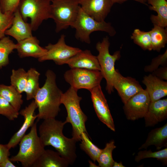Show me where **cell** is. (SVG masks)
Segmentation results:
<instances>
[{"label":"cell","mask_w":167,"mask_h":167,"mask_svg":"<svg viewBox=\"0 0 167 167\" xmlns=\"http://www.w3.org/2000/svg\"><path fill=\"white\" fill-rule=\"evenodd\" d=\"M37 108V105L34 100L19 112V114L24 117V122L19 130L14 134L6 144L10 149L15 148L19 143L28 129L34 124L37 118L36 115L35 114V111Z\"/></svg>","instance_id":"15"},{"label":"cell","mask_w":167,"mask_h":167,"mask_svg":"<svg viewBox=\"0 0 167 167\" xmlns=\"http://www.w3.org/2000/svg\"><path fill=\"white\" fill-rule=\"evenodd\" d=\"M78 91L71 86L62 93L61 100V104L64 105L67 112L65 121L71 125L72 137L77 141H80L83 132H87L85 126L87 117L80 107V102L82 98L78 95Z\"/></svg>","instance_id":"3"},{"label":"cell","mask_w":167,"mask_h":167,"mask_svg":"<svg viewBox=\"0 0 167 167\" xmlns=\"http://www.w3.org/2000/svg\"><path fill=\"white\" fill-rule=\"evenodd\" d=\"M15 165L10 160L9 158L6 159L0 165V167H15Z\"/></svg>","instance_id":"39"},{"label":"cell","mask_w":167,"mask_h":167,"mask_svg":"<svg viewBox=\"0 0 167 167\" xmlns=\"http://www.w3.org/2000/svg\"><path fill=\"white\" fill-rule=\"evenodd\" d=\"M156 158L160 161L163 165H167V148L158 151L152 152L151 150L139 151L135 156V161L137 162L141 160L148 158Z\"/></svg>","instance_id":"32"},{"label":"cell","mask_w":167,"mask_h":167,"mask_svg":"<svg viewBox=\"0 0 167 167\" xmlns=\"http://www.w3.org/2000/svg\"><path fill=\"white\" fill-rule=\"evenodd\" d=\"M151 102L145 89L138 92L129 99L123 107L127 119L134 121L144 118Z\"/></svg>","instance_id":"11"},{"label":"cell","mask_w":167,"mask_h":167,"mask_svg":"<svg viewBox=\"0 0 167 167\" xmlns=\"http://www.w3.org/2000/svg\"><path fill=\"white\" fill-rule=\"evenodd\" d=\"M49 0V1H50L51 2L52 1L54 0Z\"/></svg>","instance_id":"43"},{"label":"cell","mask_w":167,"mask_h":167,"mask_svg":"<svg viewBox=\"0 0 167 167\" xmlns=\"http://www.w3.org/2000/svg\"><path fill=\"white\" fill-rule=\"evenodd\" d=\"M144 118L145 126L152 127L166 119L167 99L151 102Z\"/></svg>","instance_id":"17"},{"label":"cell","mask_w":167,"mask_h":167,"mask_svg":"<svg viewBox=\"0 0 167 167\" xmlns=\"http://www.w3.org/2000/svg\"><path fill=\"white\" fill-rule=\"evenodd\" d=\"M144 3H145L147 1V0H142Z\"/></svg>","instance_id":"42"},{"label":"cell","mask_w":167,"mask_h":167,"mask_svg":"<svg viewBox=\"0 0 167 167\" xmlns=\"http://www.w3.org/2000/svg\"><path fill=\"white\" fill-rule=\"evenodd\" d=\"M66 64L71 68H81L101 71L96 56L90 50H81L70 58Z\"/></svg>","instance_id":"20"},{"label":"cell","mask_w":167,"mask_h":167,"mask_svg":"<svg viewBox=\"0 0 167 167\" xmlns=\"http://www.w3.org/2000/svg\"><path fill=\"white\" fill-rule=\"evenodd\" d=\"M81 149L83 150L94 162L97 159L101 152V149L95 145L89 139L87 132H83L80 136Z\"/></svg>","instance_id":"28"},{"label":"cell","mask_w":167,"mask_h":167,"mask_svg":"<svg viewBox=\"0 0 167 167\" xmlns=\"http://www.w3.org/2000/svg\"><path fill=\"white\" fill-rule=\"evenodd\" d=\"M122 162L119 163L114 161L112 167H124Z\"/></svg>","instance_id":"41"},{"label":"cell","mask_w":167,"mask_h":167,"mask_svg":"<svg viewBox=\"0 0 167 167\" xmlns=\"http://www.w3.org/2000/svg\"><path fill=\"white\" fill-rule=\"evenodd\" d=\"M167 50L164 54L158 55L153 58L150 64L146 66L144 71L146 72H152L158 68L160 66H167Z\"/></svg>","instance_id":"35"},{"label":"cell","mask_w":167,"mask_h":167,"mask_svg":"<svg viewBox=\"0 0 167 167\" xmlns=\"http://www.w3.org/2000/svg\"><path fill=\"white\" fill-rule=\"evenodd\" d=\"M109 46V38L106 36L101 42L96 43V47L98 52L96 57L101 67L100 71L106 81V89L109 94H111L114 91L113 83L118 71L115 69V62L119 59L121 55L119 51L110 54Z\"/></svg>","instance_id":"5"},{"label":"cell","mask_w":167,"mask_h":167,"mask_svg":"<svg viewBox=\"0 0 167 167\" xmlns=\"http://www.w3.org/2000/svg\"><path fill=\"white\" fill-rule=\"evenodd\" d=\"M131 38L135 44L143 49L152 50L149 31L144 32L136 29L134 31Z\"/></svg>","instance_id":"31"},{"label":"cell","mask_w":167,"mask_h":167,"mask_svg":"<svg viewBox=\"0 0 167 167\" xmlns=\"http://www.w3.org/2000/svg\"><path fill=\"white\" fill-rule=\"evenodd\" d=\"M30 23L24 20L17 9L14 13V18L11 27L5 35L12 37L17 42L32 36Z\"/></svg>","instance_id":"18"},{"label":"cell","mask_w":167,"mask_h":167,"mask_svg":"<svg viewBox=\"0 0 167 167\" xmlns=\"http://www.w3.org/2000/svg\"><path fill=\"white\" fill-rule=\"evenodd\" d=\"M21 0H0V7L3 13H14Z\"/></svg>","instance_id":"36"},{"label":"cell","mask_w":167,"mask_h":167,"mask_svg":"<svg viewBox=\"0 0 167 167\" xmlns=\"http://www.w3.org/2000/svg\"><path fill=\"white\" fill-rule=\"evenodd\" d=\"M129 0H111L112 3L113 4L115 3H122L124 2ZM138 2H140L143 4H145L148 5L144 3L142 0H132Z\"/></svg>","instance_id":"40"},{"label":"cell","mask_w":167,"mask_h":167,"mask_svg":"<svg viewBox=\"0 0 167 167\" xmlns=\"http://www.w3.org/2000/svg\"><path fill=\"white\" fill-rule=\"evenodd\" d=\"M18 152L10 160L12 162H19L24 167H32L45 150L39 136L37 122H34L30 132L25 134L20 140Z\"/></svg>","instance_id":"4"},{"label":"cell","mask_w":167,"mask_h":167,"mask_svg":"<svg viewBox=\"0 0 167 167\" xmlns=\"http://www.w3.org/2000/svg\"><path fill=\"white\" fill-rule=\"evenodd\" d=\"M113 140L110 141L106 143L105 148L102 149L97 159L99 166L101 167H112L114 162L112 157V152L116 147Z\"/></svg>","instance_id":"30"},{"label":"cell","mask_w":167,"mask_h":167,"mask_svg":"<svg viewBox=\"0 0 167 167\" xmlns=\"http://www.w3.org/2000/svg\"><path fill=\"white\" fill-rule=\"evenodd\" d=\"M152 75L162 80H167V67L162 66L158 68L152 72Z\"/></svg>","instance_id":"38"},{"label":"cell","mask_w":167,"mask_h":167,"mask_svg":"<svg viewBox=\"0 0 167 167\" xmlns=\"http://www.w3.org/2000/svg\"><path fill=\"white\" fill-rule=\"evenodd\" d=\"M16 48V44L9 37L0 39V69L9 64V55Z\"/></svg>","instance_id":"27"},{"label":"cell","mask_w":167,"mask_h":167,"mask_svg":"<svg viewBox=\"0 0 167 167\" xmlns=\"http://www.w3.org/2000/svg\"><path fill=\"white\" fill-rule=\"evenodd\" d=\"M69 164L57 151L45 150L32 167H67Z\"/></svg>","instance_id":"21"},{"label":"cell","mask_w":167,"mask_h":167,"mask_svg":"<svg viewBox=\"0 0 167 167\" xmlns=\"http://www.w3.org/2000/svg\"><path fill=\"white\" fill-rule=\"evenodd\" d=\"M151 102L161 99L167 95V82L160 79L152 74L144 77L142 81Z\"/></svg>","instance_id":"19"},{"label":"cell","mask_w":167,"mask_h":167,"mask_svg":"<svg viewBox=\"0 0 167 167\" xmlns=\"http://www.w3.org/2000/svg\"><path fill=\"white\" fill-rule=\"evenodd\" d=\"M113 87L117 91L124 104L143 89L135 79L131 77H124L118 71L113 83Z\"/></svg>","instance_id":"14"},{"label":"cell","mask_w":167,"mask_h":167,"mask_svg":"<svg viewBox=\"0 0 167 167\" xmlns=\"http://www.w3.org/2000/svg\"><path fill=\"white\" fill-rule=\"evenodd\" d=\"M64 77L71 87L89 91L100 84L103 78L100 71L81 68H71L65 72Z\"/></svg>","instance_id":"9"},{"label":"cell","mask_w":167,"mask_h":167,"mask_svg":"<svg viewBox=\"0 0 167 167\" xmlns=\"http://www.w3.org/2000/svg\"><path fill=\"white\" fill-rule=\"evenodd\" d=\"M51 5L49 0H21L18 9L24 20L30 19L32 31H36L44 20L51 18Z\"/></svg>","instance_id":"8"},{"label":"cell","mask_w":167,"mask_h":167,"mask_svg":"<svg viewBox=\"0 0 167 167\" xmlns=\"http://www.w3.org/2000/svg\"><path fill=\"white\" fill-rule=\"evenodd\" d=\"M89 91L93 107L99 119L111 130L115 131L114 121L100 84Z\"/></svg>","instance_id":"12"},{"label":"cell","mask_w":167,"mask_h":167,"mask_svg":"<svg viewBox=\"0 0 167 167\" xmlns=\"http://www.w3.org/2000/svg\"><path fill=\"white\" fill-rule=\"evenodd\" d=\"M9 150L6 144H0V165L9 158L10 155Z\"/></svg>","instance_id":"37"},{"label":"cell","mask_w":167,"mask_h":167,"mask_svg":"<svg viewBox=\"0 0 167 167\" xmlns=\"http://www.w3.org/2000/svg\"><path fill=\"white\" fill-rule=\"evenodd\" d=\"M19 114V111L0 96V114L10 121H13L17 118Z\"/></svg>","instance_id":"33"},{"label":"cell","mask_w":167,"mask_h":167,"mask_svg":"<svg viewBox=\"0 0 167 167\" xmlns=\"http://www.w3.org/2000/svg\"><path fill=\"white\" fill-rule=\"evenodd\" d=\"M16 49L21 58L32 57L38 59L43 56L47 51L45 48L40 46L38 40L33 36L17 42Z\"/></svg>","instance_id":"16"},{"label":"cell","mask_w":167,"mask_h":167,"mask_svg":"<svg viewBox=\"0 0 167 167\" xmlns=\"http://www.w3.org/2000/svg\"><path fill=\"white\" fill-rule=\"evenodd\" d=\"M65 36L62 35L58 42L55 44L49 43L45 47V54L38 59L42 62L52 60L58 65L66 64L69 60L82 50L67 45L65 41Z\"/></svg>","instance_id":"10"},{"label":"cell","mask_w":167,"mask_h":167,"mask_svg":"<svg viewBox=\"0 0 167 167\" xmlns=\"http://www.w3.org/2000/svg\"><path fill=\"white\" fill-rule=\"evenodd\" d=\"M28 77L24 92L26 93V99H34L39 90V79L40 73L36 69L31 68L27 71Z\"/></svg>","instance_id":"25"},{"label":"cell","mask_w":167,"mask_h":167,"mask_svg":"<svg viewBox=\"0 0 167 167\" xmlns=\"http://www.w3.org/2000/svg\"><path fill=\"white\" fill-rule=\"evenodd\" d=\"M45 83L35 95L34 100L38 109L37 118L40 119L55 118L60 111L62 91L58 87L56 76L52 71L46 72Z\"/></svg>","instance_id":"2"},{"label":"cell","mask_w":167,"mask_h":167,"mask_svg":"<svg viewBox=\"0 0 167 167\" xmlns=\"http://www.w3.org/2000/svg\"><path fill=\"white\" fill-rule=\"evenodd\" d=\"M14 13L3 12L0 7V39L5 36V32L11 26Z\"/></svg>","instance_id":"34"},{"label":"cell","mask_w":167,"mask_h":167,"mask_svg":"<svg viewBox=\"0 0 167 167\" xmlns=\"http://www.w3.org/2000/svg\"><path fill=\"white\" fill-rule=\"evenodd\" d=\"M154 145L159 150L167 147V123L162 126L152 130L148 133L145 142L138 149H147L151 145Z\"/></svg>","instance_id":"22"},{"label":"cell","mask_w":167,"mask_h":167,"mask_svg":"<svg viewBox=\"0 0 167 167\" xmlns=\"http://www.w3.org/2000/svg\"><path fill=\"white\" fill-rule=\"evenodd\" d=\"M151 10L156 12L157 15H152L151 20L153 25L164 28L167 26V2L166 0H147Z\"/></svg>","instance_id":"23"},{"label":"cell","mask_w":167,"mask_h":167,"mask_svg":"<svg viewBox=\"0 0 167 167\" xmlns=\"http://www.w3.org/2000/svg\"><path fill=\"white\" fill-rule=\"evenodd\" d=\"M154 25L149 31L152 50L159 52L164 48L167 42V28Z\"/></svg>","instance_id":"26"},{"label":"cell","mask_w":167,"mask_h":167,"mask_svg":"<svg viewBox=\"0 0 167 167\" xmlns=\"http://www.w3.org/2000/svg\"><path fill=\"white\" fill-rule=\"evenodd\" d=\"M28 77L27 71L23 68L13 69L10 76L11 85L20 93L24 92Z\"/></svg>","instance_id":"29"},{"label":"cell","mask_w":167,"mask_h":167,"mask_svg":"<svg viewBox=\"0 0 167 167\" xmlns=\"http://www.w3.org/2000/svg\"><path fill=\"white\" fill-rule=\"evenodd\" d=\"M0 96L9 102L16 109L19 111L23 101L21 93L11 85L0 84Z\"/></svg>","instance_id":"24"},{"label":"cell","mask_w":167,"mask_h":167,"mask_svg":"<svg viewBox=\"0 0 167 167\" xmlns=\"http://www.w3.org/2000/svg\"><path fill=\"white\" fill-rule=\"evenodd\" d=\"M51 2L50 18L55 23L56 32L71 26L80 8L78 0H54Z\"/></svg>","instance_id":"7"},{"label":"cell","mask_w":167,"mask_h":167,"mask_svg":"<svg viewBox=\"0 0 167 167\" xmlns=\"http://www.w3.org/2000/svg\"><path fill=\"white\" fill-rule=\"evenodd\" d=\"M66 123L65 121L62 122L55 118L43 120L39 127V136L44 147H53L69 165H72L77 158V141L73 137L69 138L64 135L63 130Z\"/></svg>","instance_id":"1"},{"label":"cell","mask_w":167,"mask_h":167,"mask_svg":"<svg viewBox=\"0 0 167 167\" xmlns=\"http://www.w3.org/2000/svg\"><path fill=\"white\" fill-rule=\"evenodd\" d=\"M86 13L99 22L105 20L113 4L111 0H78Z\"/></svg>","instance_id":"13"},{"label":"cell","mask_w":167,"mask_h":167,"mask_svg":"<svg viewBox=\"0 0 167 167\" xmlns=\"http://www.w3.org/2000/svg\"><path fill=\"white\" fill-rule=\"evenodd\" d=\"M71 27L75 29V36L77 39L88 44L91 43L90 35L94 32H105L110 36L116 33L110 23L96 21L84 12L80 6L77 17Z\"/></svg>","instance_id":"6"}]
</instances>
